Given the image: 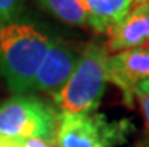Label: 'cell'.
<instances>
[{"label": "cell", "mask_w": 149, "mask_h": 147, "mask_svg": "<svg viewBox=\"0 0 149 147\" xmlns=\"http://www.w3.org/2000/svg\"><path fill=\"white\" fill-rule=\"evenodd\" d=\"M51 38L41 26L15 18L0 26V75L15 95L33 92L38 68Z\"/></svg>", "instance_id": "cell-1"}, {"label": "cell", "mask_w": 149, "mask_h": 147, "mask_svg": "<svg viewBox=\"0 0 149 147\" xmlns=\"http://www.w3.org/2000/svg\"><path fill=\"white\" fill-rule=\"evenodd\" d=\"M109 51L100 44H89L80 54L69 80L53 95L60 113H93L100 107L109 83Z\"/></svg>", "instance_id": "cell-2"}, {"label": "cell", "mask_w": 149, "mask_h": 147, "mask_svg": "<svg viewBox=\"0 0 149 147\" xmlns=\"http://www.w3.org/2000/svg\"><path fill=\"white\" fill-rule=\"evenodd\" d=\"M131 129L127 120L111 122L96 111L59 113L54 147H119Z\"/></svg>", "instance_id": "cell-3"}, {"label": "cell", "mask_w": 149, "mask_h": 147, "mask_svg": "<svg viewBox=\"0 0 149 147\" xmlns=\"http://www.w3.org/2000/svg\"><path fill=\"white\" fill-rule=\"evenodd\" d=\"M57 116L45 101L30 95H15L0 105V135L54 141Z\"/></svg>", "instance_id": "cell-4"}, {"label": "cell", "mask_w": 149, "mask_h": 147, "mask_svg": "<svg viewBox=\"0 0 149 147\" xmlns=\"http://www.w3.org/2000/svg\"><path fill=\"white\" fill-rule=\"evenodd\" d=\"M80 54L63 41L51 39L38 68L33 81V92L54 95L65 86L78 63Z\"/></svg>", "instance_id": "cell-5"}, {"label": "cell", "mask_w": 149, "mask_h": 147, "mask_svg": "<svg viewBox=\"0 0 149 147\" xmlns=\"http://www.w3.org/2000/svg\"><path fill=\"white\" fill-rule=\"evenodd\" d=\"M149 78V47L131 48L109 56V81L124 92L131 104L137 84Z\"/></svg>", "instance_id": "cell-6"}, {"label": "cell", "mask_w": 149, "mask_h": 147, "mask_svg": "<svg viewBox=\"0 0 149 147\" xmlns=\"http://www.w3.org/2000/svg\"><path fill=\"white\" fill-rule=\"evenodd\" d=\"M107 33V51L111 54L131 48L149 47V5H134Z\"/></svg>", "instance_id": "cell-7"}, {"label": "cell", "mask_w": 149, "mask_h": 147, "mask_svg": "<svg viewBox=\"0 0 149 147\" xmlns=\"http://www.w3.org/2000/svg\"><path fill=\"white\" fill-rule=\"evenodd\" d=\"M81 3L89 26L104 33L131 9L133 0H81Z\"/></svg>", "instance_id": "cell-8"}, {"label": "cell", "mask_w": 149, "mask_h": 147, "mask_svg": "<svg viewBox=\"0 0 149 147\" xmlns=\"http://www.w3.org/2000/svg\"><path fill=\"white\" fill-rule=\"evenodd\" d=\"M39 3L45 11L66 24L77 27L89 26L81 0H39Z\"/></svg>", "instance_id": "cell-9"}, {"label": "cell", "mask_w": 149, "mask_h": 147, "mask_svg": "<svg viewBox=\"0 0 149 147\" xmlns=\"http://www.w3.org/2000/svg\"><path fill=\"white\" fill-rule=\"evenodd\" d=\"M23 6V0H0V26L17 18Z\"/></svg>", "instance_id": "cell-10"}, {"label": "cell", "mask_w": 149, "mask_h": 147, "mask_svg": "<svg viewBox=\"0 0 149 147\" xmlns=\"http://www.w3.org/2000/svg\"><path fill=\"white\" fill-rule=\"evenodd\" d=\"M134 96L137 98L139 104H140V110L143 113V117H145V122H146V126L149 128V96L142 92L136 90L134 92Z\"/></svg>", "instance_id": "cell-11"}, {"label": "cell", "mask_w": 149, "mask_h": 147, "mask_svg": "<svg viewBox=\"0 0 149 147\" xmlns=\"http://www.w3.org/2000/svg\"><path fill=\"white\" fill-rule=\"evenodd\" d=\"M21 147H54V141L42 140V138H26L21 140Z\"/></svg>", "instance_id": "cell-12"}, {"label": "cell", "mask_w": 149, "mask_h": 147, "mask_svg": "<svg viewBox=\"0 0 149 147\" xmlns=\"http://www.w3.org/2000/svg\"><path fill=\"white\" fill-rule=\"evenodd\" d=\"M0 147H21V140L0 135Z\"/></svg>", "instance_id": "cell-13"}, {"label": "cell", "mask_w": 149, "mask_h": 147, "mask_svg": "<svg viewBox=\"0 0 149 147\" xmlns=\"http://www.w3.org/2000/svg\"><path fill=\"white\" fill-rule=\"evenodd\" d=\"M136 90L142 92V93H145V95H148V96H149V78L140 81V83L137 84V89H136Z\"/></svg>", "instance_id": "cell-14"}, {"label": "cell", "mask_w": 149, "mask_h": 147, "mask_svg": "<svg viewBox=\"0 0 149 147\" xmlns=\"http://www.w3.org/2000/svg\"><path fill=\"white\" fill-rule=\"evenodd\" d=\"M134 5H149V0H133Z\"/></svg>", "instance_id": "cell-15"}, {"label": "cell", "mask_w": 149, "mask_h": 147, "mask_svg": "<svg viewBox=\"0 0 149 147\" xmlns=\"http://www.w3.org/2000/svg\"><path fill=\"white\" fill-rule=\"evenodd\" d=\"M143 147H149V146H143Z\"/></svg>", "instance_id": "cell-16"}]
</instances>
